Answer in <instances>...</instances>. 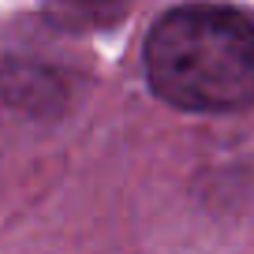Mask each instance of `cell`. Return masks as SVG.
<instances>
[{"label":"cell","mask_w":254,"mask_h":254,"mask_svg":"<svg viewBox=\"0 0 254 254\" xmlns=\"http://www.w3.org/2000/svg\"><path fill=\"white\" fill-rule=\"evenodd\" d=\"M146 79L183 112H236L254 101V23L243 11L187 4L153 23Z\"/></svg>","instance_id":"6da1fadb"},{"label":"cell","mask_w":254,"mask_h":254,"mask_svg":"<svg viewBox=\"0 0 254 254\" xmlns=\"http://www.w3.org/2000/svg\"><path fill=\"white\" fill-rule=\"evenodd\" d=\"M94 4H97V0H94Z\"/></svg>","instance_id":"7a4b0ae2"}]
</instances>
